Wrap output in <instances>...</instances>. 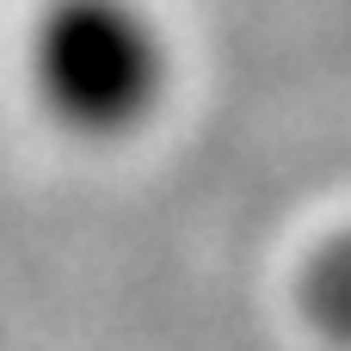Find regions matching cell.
Returning <instances> with one entry per match:
<instances>
[{"mask_svg":"<svg viewBox=\"0 0 351 351\" xmlns=\"http://www.w3.org/2000/svg\"><path fill=\"white\" fill-rule=\"evenodd\" d=\"M25 80L68 136L123 142L167 99L173 43L148 0H43L25 31Z\"/></svg>","mask_w":351,"mask_h":351,"instance_id":"6da1fadb","label":"cell"}]
</instances>
